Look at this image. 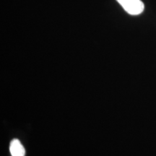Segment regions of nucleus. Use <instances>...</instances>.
Listing matches in <instances>:
<instances>
[{"mask_svg": "<svg viewBox=\"0 0 156 156\" xmlns=\"http://www.w3.org/2000/svg\"><path fill=\"white\" fill-rule=\"evenodd\" d=\"M128 14L138 15L143 12L145 6L141 0H116Z\"/></svg>", "mask_w": 156, "mask_h": 156, "instance_id": "obj_1", "label": "nucleus"}, {"mask_svg": "<svg viewBox=\"0 0 156 156\" xmlns=\"http://www.w3.org/2000/svg\"><path fill=\"white\" fill-rule=\"evenodd\" d=\"M9 151L12 156H25V155L24 147L17 139L12 140L9 145Z\"/></svg>", "mask_w": 156, "mask_h": 156, "instance_id": "obj_2", "label": "nucleus"}]
</instances>
